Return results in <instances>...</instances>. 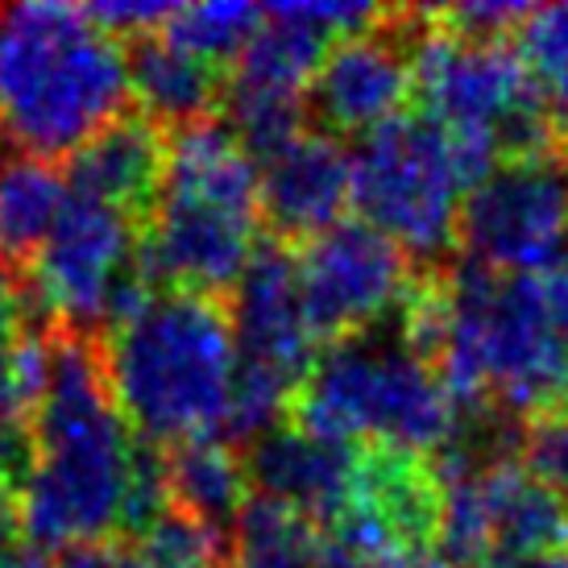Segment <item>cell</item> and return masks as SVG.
Masks as SVG:
<instances>
[{
	"instance_id": "cell-1",
	"label": "cell",
	"mask_w": 568,
	"mask_h": 568,
	"mask_svg": "<svg viewBox=\"0 0 568 568\" xmlns=\"http://www.w3.org/2000/svg\"><path fill=\"white\" fill-rule=\"evenodd\" d=\"M138 453L142 436L112 390L104 341L50 324L47 395L33 415V469L17 498L26 539L38 552H71L125 536Z\"/></svg>"
},
{
	"instance_id": "cell-2",
	"label": "cell",
	"mask_w": 568,
	"mask_h": 568,
	"mask_svg": "<svg viewBox=\"0 0 568 568\" xmlns=\"http://www.w3.org/2000/svg\"><path fill=\"white\" fill-rule=\"evenodd\" d=\"M453 324L436 365L460 424H531L568 398V348L544 274L448 266Z\"/></svg>"
},
{
	"instance_id": "cell-3",
	"label": "cell",
	"mask_w": 568,
	"mask_h": 568,
	"mask_svg": "<svg viewBox=\"0 0 568 568\" xmlns=\"http://www.w3.org/2000/svg\"><path fill=\"white\" fill-rule=\"evenodd\" d=\"M129 95V50L83 4H0V133L21 154H75Z\"/></svg>"
},
{
	"instance_id": "cell-4",
	"label": "cell",
	"mask_w": 568,
	"mask_h": 568,
	"mask_svg": "<svg viewBox=\"0 0 568 568\" xmlns=\"http://www.w3.org/2000/svg\"><path fill=\"white\" fill-rule=\"evenodd\" d=\"M104 357L121 410L145 444L224 440L241 362L224 300L154 291L104 336Z\"/></svg>"
},
{
	"instance_id": "cell-5",
	"label": "cell",
	"mask_w": 568,
	"mask_h": 568,
	"mask_svg": "<svg viewBox=\"0 0 568 568\" xmlns=\"http://www.w3.org/2000/svg\"><path fill=\"white\" fill-rule=\"evenodd\" d=\"M257 162L224 121L174 129L154 221L142 229V270L159 291L233 300L262 237Z\"/></svg>"
},
{
	"instance_id": "cell-6",
	"label": "cell",
	"mask_w": 568,
	"mask_h": 568,
	"mask_svg": "<svg viewBox=\"0 0 568 568\" xmlns=\"http://www.w3.org/2000/svg\"><path fill=\"white\" fill-rule=\"evenodd\" d=\"M291 419L328 444H386L427 460L460 436V415L440 374L386 328L320 348Z\"/></svg>"
},
{
	"instance_id": "cell-7",
	"label": "cell",
	"mask_w": 568,
	"mask_h": 568,
	"mask_svg": "<svg viewBox=\"0 0 568 568\" xmlns=\"http://www.w3.org/2000/svg\"><path fill=\"white\" fill-rule=\"evenodd\" d=\"M469 179L448 129L432 116H398L362 138L353 154V204L410 262L440 270L457 250Z\"/></svg>"
},
{
	"instance_id": "cell-8",
	"label": "cell",
	"mask_w": 568,
	"mask_h": 568,
	"mask_svg": "<svg viewBox=\"0 0 568 568\" xmlns=\"http://www.w3.org/2000/svg\"><path fill=\"white\" fill-rule=\"evenodd\" d=\"M415 95L424 100V116L444 129L481 133L503 145V159L560 145L552 112L544 104L519 47L506 42H474L440 30L415 9Z\"/></svg>"
},
{
	"instance_id": "cell-9",
	"label": "cell",
	"mask_w": 568,
	"mask_h": 568,
	"mask_svg": "<svg viewBox=\"0 0 568 568\" xmlns=\"http://www.w3.org/2000/svg\"><path fill=\"white\" fill-rule=\"evenodd\" d=\"M457 245L498 274H539L568 250V142L510 154L465 195Z\"/></svg>"
},
{
	"instance_id": "cell-10",
	"label": "cell",
	"mask_w": 568,
	"mask_h": 568,
	"mask_svg": "<svg viewBox=\"0 0 568 568\" xmlns=\"http://www.w3.org/2000/svg\"><path fill=\"white\" fill-rule=\"evenodd\" d=\"M295 266L320 345L386 328L415 283V262L365 221H345L300 245Z\"/></svg>"
},
{
	"instance_id": "cell-11",
	"label": "cell",
	"mask_w": 568,
	"mask_h": 568,
	"mask_svg": "<svg viewBox=\"0 0 568 568\" xmlns=\"http://www.w3.org/2000/svg\"><path fill=\"white\" fill-rule=\"evenodd\" d=\"M410 38L415 9H390L374 30L341 38L324 54L307 92V116L320 133L369 138L403 116V104L415 92Z\"/></svg>"
},
{
	"instance_id": "cell-12",
	"label": "cell",
	"mask_w": 568,
	"mask_h": 568,
	"mask_svg": "<svg viewBox=\"0 0 568 568\" xmlns=\"http://www.w3.org/2000/svg\"><path fill=\"white\" fill-rule=\"evenodd\" d=\"M229 312H233L241 365L286 382L300 395V386L307 382L324 345L307 320L300 266H295L291 245L262 237L233 300H229Z\"/></svg>"
},
{
	"instance_id": "cell-13",
	"label": "cell",
	"mask_w": 568,
	"mask_h": 568,
	"mask_svg": "<svg viewBox=\"0 0 568 568\" xmlns=\"http://www.w3.org/2000/svg\"><path fill=\"white\" fill-rule=\"evenodd\" d=\"M262 179V224L274 241H316L336 224H345L353 204V154L341 138L320 129L300 133L278 154L257 166Z\"/></svg>"
},
{
	"instance_id": "cell-14",
	"label": "cell",
	"mask_w": 568,
	"mask_h": 568,
	"mask_svg": "<svg viewBox=\"0 0 568 568\" xmlns=\"http://www.w3.org/2000/svg\"><path fill=\"white\" fill-rule=\"evenodd\" d=\"M166 162H171V129L150 121L145 112H125L71 154L67 183L75 195H88L145 229L159 212Z\"/></svg>"
},
{
	"instance_id": "cell-15",
	"label": "cell",
	"mask_w": 568,
	"mask_h": 568,
	"mask_svg": "<svg viewBox=\"0 0 568 568\" xmlns=\"http://www.w3.org/2000/svg\"><path fill=\"white\" fill-rule=\"evenodd\" d=\"M357 457L362 448L328 444L295 424L274 427L245 448L250 481L262 489V498L300 510L324 531L348 510L357 486Z\"/></svg>"
},
{
	"instance_id": "cell-16",
	"label": "cell",
	"mask_w": 568,
	"mask_h": 568,
	"mask_svg": "<svg viewBox=\"0 0 568 568\" xmlns=\"http://www.w3.org/2000/svg\"><path fill=\"white\" fill-rule=\"evenodd\" d=\"M477 481H481V494H486L498 556L515 560V565H523V560L531 565V560L565 552L568 498L539 486L536 477L519 465L515 453H489L477 465Z\"/></svg>"
},
{
	"instance_id": "cell-17",
	"label": "cell",
	"mask_w": 568,
	"mask_h": 568,
	"mask_svg": "<svg viewBox=\"0 0 568 568\" xmlns=\"http://www.w3.org/2000/svg\"><path fill=\"white\" fill-rule=\"evenodd\" d=\"M229 71L195 59L191 50L174 47L171 38H142L129 50V88L150 121L162 129H187L200 121H216L224 104Z\"/></svg>"
},
{
	"instance_id": "cell-18",
	"label": "cell",
	"mask_w": 568,
	"mask_h": 568,
	"mask_svg": "<svg viewBox=\"0 0 568 568\" xmlns=\"http://www.w3.org/2000/svg\"><path fill=\"white\" fill-rule=\"evenodd\" d=\"M166 486L171 506L187 510L191 519L207 523L212 531L233 539L250 498V465L245 453L229 440H191L179 448H166Z\"/></svg>"
},
{
	"instance_id": "cell-19",
	"label": "cell",
	"mask_w": 568,
	"mask_h": 568,
	"mask_svg": "<svg viewBox=\"0 0 568 568\" xmlns=\"http://www.w3.org/2000/svg\"><path fill=\"white\" fill-rule=\"evenodd\" d=\"M71 200L67 174L47 159L17 154L0 166V253L21 270L42 253Z\"/></svg>"
},
{
	"instance_id": "cell-20",
	"label": "cell",
	"mask_w": 568,
	"mask_h": 568,
	"mask_svg": "<svg viewBox=\"0 0 568 568\" xmlns=\"http://www.w3.org/2000/svg\"><path fill=\"white\" fill-rule=\"evenodd\" d=\"M237 568H328L324 527L270 498H253L233 531Z\"/></svg>"
},
{
	"instance_id": "cell-21",
	"label": "cell",
	"mask_w": 568,
	"mask_h": 568,
	"mask_svg": "<svg viewBox=\"0 0 568 568\" xmlns=\"http://www.w3.org/2000/svg\"><path fill=\"white\" fill-rule=\"evenodd\" d=\"M266 9L257 4H241V0H221V4H179L174 21L162 30V38H171L174 47L191 50L195 59L233 71L245 47L253 42V33L262 30Z\"/></svg>"
},
{
	"instance_id": "cell-22",
	"label": "cell",
	"mask_w": 568,
	"mask_h": 568,
	"mask_svg": "<svg viewBox=\"0 0 568 568\" xmlns=\"http://www.w3.org/2000/svg\"><path fill=\"white\" fill-rule=\"evenodd\" d=\"M519 54L560 138H568V4H544L519 26Z\"/></svg>"
},
{
	"instance_id": "cell-23",
	"label": "cell",
	"mask_w": 568,
	"mask_h": 568,
	"mask_svg": "<svg viewBox=\"0 0 568 568\" xmlns=\"http://www.w3.org/2000/svg\"><path fill=\"white\" fill-rule=\"evenodd\" d=\"M133 544L142 568H229L233 556V539L191 519L179 506H166Z\"/></svg>"
},
{
	"instance_id": "cell-24",
	"label": "cell",
	"mask_w": 568,
	"mask_h": 568,
	"mask_svg": "<svg viewBox=\"0 0 568 568\" xmlns=\"http://www.w3.org/2000/svg\"><path fill=\"white\" fill-rule=\"evenodd\" d=\"M515 457L539 486L568 498V410L539 415L515 432Z\"/></svg>"
},
{
	"instance_id": "cell-25",
	"label": "cell",
	"mask_w": 568,
	"mask_h": 568,
	"mask_svg": "<svg viewBox=\"0 0 568 568\" xmlns=\"http://www.w3.org/2000/svg\"><path fill=\"white\" fill-rule=\"evenodd\" d=\"M88 17H92L100 30H109L116 42L121 38H133V42H142V38H154L162 33L166 26L174 21L179 13V4H133V0H116V4H83Z\"/></svg>"
},
{
	"instance_id": "cell-26",
	"label": "cell",
	"mask_w": 568,
	"mask_h": 568,
	"mask_svg": "<svg viewBox=\"0 0 568 568\" xmlns=\"http://www.w3.org/2000/svg\"><path fill=\"white\" fill-rule=\"evenodd\" d=\"M0 568H50L47 556L21 531L17 498H0Z\"/></svg>"
},
{
	"instance_id": "cell-27",
	"label": "cell",
	"mask_w": 568,
	"mask_h": 568,
	"mask_svg": "<svg viewBox=\"0 0 568 568\" xmlns=\"http://www.w3.org/2000/svg\"><path fill=\"white\" fill-rule=\"evenodd\" d=\"M59 568H142L138 552L121 544V539H112V544H88V548H71L63 552Z\"/></svg>"
},
{
	"instance_id": "cell-28",
	"label": "cell",
	"mask_w": 568,
	"mask_h": 568,
	"mask_svg": "<svg viewBox=\"0 0 568 568\" xmlns=\"http://www.w3.org/2000/svg\"><path fill=\"white\" fill-rule=\"evenodd\" d=\"M548 278V300H552V316L560 324V336H565V348H568V250L565 257L552 266V274H544Z\"/></svg>"
},
{
	"instance_id": "cell-29",
	"label": "cell",
	"mask_w": 568,
	"mask_h": 568,
	"mask_svg": "<svg viewBox=\"0 0 568 568\" xmlns=\"http://www.w3.org/2000/svg\"><path fill=\"white\" fill-rule=\"evenodd\" d=\"M523 568H568V548L556 556H544V560H531V565H523Z\"/></svg>"
}]
</instances>
